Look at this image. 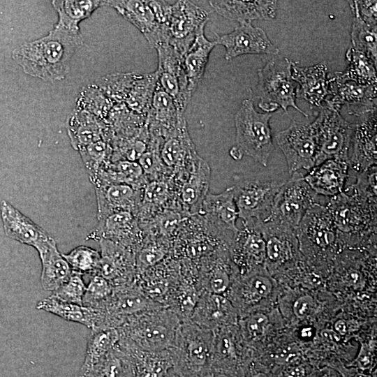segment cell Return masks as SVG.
Segmentation results:
<instances>
[{
    "mask_svg": "<svg viewBox=\"0 0 377 377\" xmlns=\"http://www.w3.org/2000/svg\"><path fill=\"white\" fill-rule=\"evenodd\" d=\"M362 117L355 124L348 157L349 169L358 174L376 165V110Z\"/></svg>",
    "mask_w": 377,
    "mask_h": 377,
    "instance_id": "25",
    "label": "cell"
},
{
    "mask_svg": "<svg viewBox=\"0 0 377 377\" xmlns=\"http://www.w3.org/2000/svg\"><path fill=\"white\" fill-rule=\"evenodd\" d=\"M104 122L87 112L75 108L67 119V133L74 149L80 151L89 145L103 138Z\"/></svg>",
    "mask_w": 377,
    "mask_h": 377,
    "instance_id": "36",
    "label": "cell"
},
{
    "mask_svg": "<svg viewBox=\"0 0 377 377\" xmlns=\"http://www.w3.org/2000/svg\"><path fill=\"white\" fill-rule=\"evenodd\" d=\"M158 54L157 84L174 100L178 110L184 111L191 97L183 74V55L169 43L155 48Z\"/></svg>",
    "mask_w": 377,
    "mask_h": 377,
    "instance_id": "14",
    "label": "cell"
},
{
    "mask_svg": "<svg viewBox=\"0 0 377 377\" xmlns=\"http://www.w3.org/2000/svg\"><path fill=\"white\" fill-rule=\"evenodd\" d=\"M209 13L190 1H177L172 4L168 22L169 44L184 54L197 35L205 30Z\"/></svg>",
    "mask_w": 377,
    "mask_h": 377,
    "instance_id": "12",
    "label": "cell"
},
{
    "mask_svg": "<svg viewBox=\"0 0 377 377\" xmlns=\"http://www.w3.org/2000/svg\"><path fill=\"white\" fill-rule=\"evenodd\" d=\"M77 377H135L129 353L118 343L93 365L80 369Z\"/></svg>",
    "mask_w": 377,
    "mask_h": 377,
    "instance_id": "37",
    "label": "cell"
},
{
    "mask_svg": "<svg viewBox=\"0 0 377 377\" xmlns=\"http://www.w3.org/2000/svg\"><path fill=\"white\" fill-rule=\"evenodd\" d=\"M163 306L148 299L135 282L114 288L100 307L105 313V327L117 329L128 318L145 310Z\"/></svg>",
    "mask_w": 377,
    "mask_h": 377,
    "instance_id": "15",
    "label": "cell"
},
{
    "mask_svg": "<svg viewBox=\"0 0 377 377\" xmlns=\"http://www.w3.org/2000/svg\"><path fill=\"white\" fill-rule=\"evenodd\" d=\"M198 214L206 221L207 229L229 245L239 230L236 226L239 215L232 186L218 194L208 193Z\"/></svg>",
    "mask_w": 377,
    "mask_h": 377,
    "instance_id": "13",
    "label": "cell"
},
{
    "mask_svg": "<svg viewBox=\"0 0 377 377\" xmlns=\"http://www.w3.org/2000/svg\"><path fill=\"white\" fill-rule=\"evenodd\" d=\"M268 323L265 315L253 313L243 320V331L246 337L251 340L260 338L264 334Z\"/></svg>",
    "mask_w": 377,
    "mask_h": 377,
    "instance_id": "52",
    "label": "cell"
},
{
    "mask_svg": "<svg viewBox=\"0 0 377 377\" xmlns=\"http://www.w3.org/2000/svg\"><path fill=\"white\" fill-rule=\"evenodd\" d=\"M220 15L239 24L256 20H272L276 16L277 1H209Z\"/></svg>",
    "mask_w": 377,
    "mask_h": 377,
    "instance_id": "32",
    "label": "cell"
},
{
    "mask_svg": "<svg viewBox=\"0 0 377 377\" xmlns=\"http://www.w3.org/2000/svg\"><path fill=\"white\" fill-rule=\"evenodd\" d=\"M291 75L299 85L296 97L311 105L320 107L331 94L332 78L328 77V67L325 61L309 67L292 62Z\"/></svg>",
    "mask_w": 377,
    "mask_h": 377,
    "instance_id": "24",
    "label": "cell"
},
{
    "mask_svg": "<svg viewBox=\"0 0 377 377\" xmlns=\"http://www.w3.org/2000/svg\"><path fill=\"white\" fill-rule=\"evenodd\" d=\"M305 367L302 364H289L281 372V377H305Z\"/></svg>",
    "mask_w": 377,
    "mask_h": 377,
    "instance_id": "55",
    "label": "cell"
},
{
    "mask_svg": "<svg viewBox=\"0 0 377 377\" xmlns=\"http://www.w3.org/2000/svg\"><path fill=\"white\" fill-rule=\"evenodd\" d=\"M0 216L5 235L21 244L33 246L38 254L55 242L40 226L6 200L0 202Z\"/></svg>",
    "mask_w": 377,
    "mask_h": 377,
    "instance_id": "18",
    "label": "cell"
},
{
    "mask_svg": "<svg viewBox=\"0 0 377 377\" xmlns=\"http://www.w3.org/2000/svg\"><path fill=\"white\" fill-rule=\"evenodd\" d=\"M229 153L230 156L235 160H240L243 157L242 154L235 146L230 149Z\"/></svg>",
    "mask_w": 377,
    "mask_h": 377,
    "instance_id": "58",
    "label": "cell"
},
{
    "mask_svg": "<svg viewBox=\"0 0 377 377\" xmlns=\"http://www.w3.org/2000/svg\"><path fill=\"white\" fill-rule=\"evenodd\" d=\"M304 175L302 172L293 173L284 182L269 216L263 222L272 221L297 230L306 212L319 203L318 195L305 182Z\"/></svg>",
    "mask_w": 377,
    "mask_h": 377,
    "instance_id": "9",
    "label": "cell"
},
{
    "mask_svg": "<svg viewBox=\"0 0 377 377\" xmlns=\"http://www.w3.org/2000/svg\"><path fill=\"white\" fill-rule=\"evenodd\" d=\"M170 194V187L165 181L152 180L143 188L140 207L137 214L144 209L159 208L167 202Z\"/></svg>",
    "mask_w": 377,
    "mask_h": 377,
    "instance_id": "49",
    "label": "cell"
},
{
    "mask_svg": "<svg viewBox=\"0 0 377 377\" xmlns=\"http://www.w3.org/2000/svg\"><path fill=\"white\" fill-rule=\"evenodd\" d=\"M302 333L303 337H309V336H311V330L310 328H304L302 330Z\"/></svg>",
    "mask_w": 377,
    "mask_h": 377,
    "instance_id": "61",
    "label": "cell"
},
{
    "mask_svg": "<svg viewBox=\"0 0 377 377\" xmlns=\"http://www.w3.org/2000/svg\"><path fill=\"white\" fill-rule=\"evenodd\" d=\"M261 223H243L229 245L234 261L242 271H246L264 261L266 243L260 230Z\"/></svg>",
    "mask_w": 377,
    "mask_h": 377,
    "instance_id": "26",
    "label": "cell"
},
{
    "mask_svg": "<svg viewBox=\"0 0 377 377\" xmlns=\"http://www.w3.org/2000/svg\"><path fill=\"white\" fill-rule=\"evenodd\" d=\"M101 259L95 274L107 279L114 288L135 281V253L108 239L98 240ZM94 274V275H95Z\"/></svg>",
    "mask_w": 377,
    "mask_h": 377,
    "instance_id": "17",
    "label": "cell"
},
{
    "mask_svg": "<svg viewBox=\"0 0 377 377\" xmlns=\"http://www.w3.org/2000/svg\"><path fill=\"white\" fill-rule=\"evenodd\" d=\"M156 83V71L113 74L103 79L101 90L111 100L124 103L129 110L147 116Z\"/></svg>",
    "mask_w": 377,
    "mask_h": 377,
    "instance_id": "10",
    "label": "cell"
},
{
    "mask_svg": "<svg viewBox=\"0 0 377 377\" xmlns=\"http://www.w3.org/2000/svg\"><path fill=\"white\" fill-rule=\"evenodd\" d=\"M180 323L179 317L166 306L149 309L128 318L117 328L119 343L146 351L168 350Z\"/></svg>",
    "mask_w": 377,
    "mask_h": 377,
    "instance_id": "2",
    "label": "cell"
},
{
    "mask_svg": "<svg viewBox=\"0 0 377 377\" xmlns=\"http://www.w3.org/2000/svg\"><path fill=\"white\" fill-rule=\"evenodd\" d=\"M234 200L242 223H263L285 182L237 175L233 177Z\"/></svg>",
    "mask_w": 377,
    "mask_h": 377,
    "instance_id": "6",
    "label": "cell"
},
{
    "mask_svg": "<svg viewBox=\"0 0 377 377\" xmlns=\"http://www.w3.org/2000/svg\"><path fill=\"white\" fill-rule=\"evenodd\" d=\"M138 161L145 175L152 177V180L160 179L159 176L168 170L161 158L158 148L147 147Z\"/></svg>",
    "mask_w": 377,
    "mask_h": 377,
    "instance_id": "51",
    "label": "cell"
},
{
    "mask_svg": "<svg viewBox=\"0 0 377 377\" xmlns=\"http://www.w3.org/2000/svg\"><path fill=\"white\" fill-rule=\"evenodd\" d=\"M86 287L82 275L72 271L69 279L54 290L51 295L63 302L83 305Z\"/></svg>",
    "mask_w": 377,
    "mask_h": 377,
    "instance_id": "50",
    "label": "cell"
},
{
    "mask_svg": "<svg viewBox=\"0 0 377 377\" xmlns=\"http://www.w3.org/2000/svg\"><path fill=\"white\" fill-rule=\"evenodd\" d=\"M207 377H234L232 376L220 374V373H210Z\"/></svg>",
    "mask_w": 377,
    "mask_h": 377,
    "instance_id": "60",
    "label": "cell"
},
{
    "mask_svg": "<svg viewBox=\"0 0 377 377\" xmlns=\"http://www.w3.org/2000/svg\"><path fill=\"white\" fill-rule=\"evenodd\" d=\"M160 156L168 170L178 175L188 173L193 168L200 156L189 135L184 116L163 140Z\"/></svg>",
    "mask_w": 377,
    "mask_h": 377,
    "instance_id": "21",
    "label": "cell"
},
{
    "mask_svg": "<svg viewBox=\"0 0 377 377\" xmlns=\"http://www.w3.org/2000/svg\"><path fill=\"white\" fill-rule=\"evenodd\" d=\"M296 235L325 249L335 242L338 233L326 206L317 203L306 212L296 230Z\"/></svg>",
    "mask_w": 377,
    "mask_h": 377,
    "instance_id": "31",
    "label": "cell"
},
{
    "mask_svg": "<svg viewBox=\"0 0 377 377\" xmlns=\"http://www.w3.org/2000/svg\"><path fill=\"white\" fill-rule=\"evenodd\" d=\"M353 194L342 192L331 197L325 205L337 233L350 234L376 229V196L348 187Z\"/></svg>",
    "mask_w": 377,
    "mask_h": 377,
    "instance_id": "7",
    "label": "cell"
},
{
    "mask_svg": "<svg viewBox=\"0 0 377 377\" xmlns=\"http://www.w3.org/2000/svg\"><path fill=\"white\" fill-rule=\"evenodd\" d=\"M114 287L107 279L97 274L92 275L83 296V306L100 308L111 296Z\"/></svg>",
    "mask_w": 377,
    "mask_h": 377,
    "instance_id": "48",
    "label": "cell"
},
{
    "mask_svg": "<svg viewBox=\"0 0 377 377\" xmlns=\"http://www.w3.org/2000/svg\"><path fill=\"white\" fill-rule=\"evenodd\" d=\"M274 138L286 158L290 176L302 170L308 172L316 165L318 140L312 123L293 120Z\"/></svg>",
    "mask_w": 377,
    "mask_h": 377,
    "instance_id": "11",
    "label": "cell"
},
{
    "mask_svg": "<svg viewBox=\"0 0 377 377\" xmlns=\"http://www.w3.org/2000/svg\"><path fill=\"white\" fill-rule=\"evenodd\" d=\"M348 170V161L330 158L306 172L304 179L318 195L334 197L343 191Z\"/></svg>",
    "mask_w": 377,
    "mask_h": 377,
    "instance_id": "27",
    "label": "cell"
},
{
    "mask_svg": "<svg viewBox=\"0 0 377 377\" xmlns=\"http://www.w3.org/2000/svg\"><path fill=\"white\" fill-rule=\"evenodd\" d=\"M94 186L98 221L122 211L136 215L142 201V188L126 183H105Z\"/></svg>",
    "mask_w": 377,
    "mask_h": 377,
    "instance_id": "23",
    "label": "cell"
},
{
    "mask_svg": "<svg viewBox=\"0 0 377 377\" xmlns=\"http://www.w3.org/2000/svg\"><path fill=\"white\" fill-rule=\"evenodd\" d=\"M38 310L54 314L67 321L84 325L93 330L105 327V313L101 308H93L61 301L52 295L40 300Z\"/></svg>",
    "mask_w": 377,
    "mask_h": 377,
    "instance_id": "34",
    "label": "cell"
},
{
    "mask_svg": "<svg viewBox=\"0 0 377 377\" xmlns=\"http://www.w3.org/2000/svg\"><path fill=\"white\" fill-rule=\"evenodd\" d=\"M184 116L172 98L156 83L146 118L149 137L164 140Z\"/></svg>",
    "mask_w": 377,
    "mask_h": 377,
    "instance_id": "29",
    "label": "cell"
},
{
    "mask_svg": "<svg viewBox=\"0 0 377 377\" xmlns=\"http://www.w3.org/2000/svg\"><path fill=\"white\" fill-rule=\"evenodd\" d=\"M214 334L191 320L181 322L169 349L172 371L179 377H207L211 372Z\"/></svg>",
    "mask_w": 377,
    "mask_h": 377,
    "instance_id": "3",
    "label": "cell"
},
{
    "mask_svg": "<svg viewBox=\"0 0 377 377\" xmlns=\"http://www.w3.org/2000/svg\"><path fill=\"white\" fill-rule=\"evenodd\" d=\"M349 65L344 71L335 72L334 78L338 81H352L359 84H376V66L364 53L349 48L346 52Z\"/></svg>",
    "mask_w": 377,
    "mask_h": 377,
    "instance_id": "40",
    "label": "cell"
},
{
    "mask_svg": "<svg viewBox=\"0 0 377 377\" xmlns=\"http://www.w3.org/2000/svg\"><path fill=\"white\" fill-rule=\"evenodd\" d=\"M201 31L183 55L182 66L187 90L191 97L201 81L212 50L216 45L215 40H208Z\"/></svg>",
    "mask_w": 377,
    "mask_h": 377,
    "instance_id": "35",
    "label": "cell"
},
{
    "mask_svg": "<svg viewBox=\"0 0 377 377\" xmlns=\"http://www.w3.org/2000/svg\"><path fill=\"white\" fill-rule=\"evenodd\" d=\"M334 329L339 334H345L347 332L346 325L343 320H339L336 322Z\"/></svg>",
    "mask_w": 377,
    "mask_h": 377,
    "instance_id": "57",
    "label": "cell"
},
{
    "mask_svg": "<svg viewBox=\"0 0 377 377\" xmlns=\"http://www.w3.org/2000/svg\"><path fill=\"white\" fill-rule=\"evenodd\" d=\"M321 337L330 341H340V335L332 330L325 329L321 331Z\"/></svg>",
    "mask_w": 377,
    "mask_h": 377,
    "instance_id": "56",
    "label": "cell"
},
{
    "mask_svg": "<svg viewBox=\"0 0 377 377\" xmlns=\"http://www.w3.org/2000/svg\"><path fill=\"white\" fill-rule=\"evenodd\" d=\"M313 300L310 295L299 297L294 303L293 311L300 318L306 317L313 307Z\"/></svg>",
    "mask_w": 377,
    "mask_h": 377,
    "instance_id": "54",
    "label": "cell"
},
{
    "mask_svg": "<svg viewBox=\"0 0 377 377\" xmlns=\"http://www.w3.org/2000/svg\"><path fill=\"white\" fill-rule=\"evenodd\" d=\"M339 112L338 108L321 105L312 123L318 140L316 165L334 158L348 161L355 124L346 120Z\"/></svg>",
    "mask_w": 377,
    "mask_h": 377,
    "instance_id": "8",
    "label": "cell"
},
{
    "mask_svg": "<svg viewBox=\"0 0 377 377\" xmlns=\"http://www.w3.org/2000/svg\"><path fill=\"white\" fill-rule=\"evenodd\" d=\"M139 228L136 216L127 211L112 214L99 221L97 228L86 239H108L135 253L141 248L145 235Z\"/></svg>",
    "mask_w": 377,
    "mask_h": 377,
    "instance_id": "20",
    "label": "cell"
},
{
    "mask_svg": "<svg viewBox=\"0 0 377 377\" xmlns=\"http://www.w3.org/2000/svg\"><path fill=\"white\" fill-rule=\"evenodd\" d=\"M235 318L234 308L224 295L202 293L190 320L212 332L228 326Z\"/></svg>",
    "mask_w": 377,
    "mask_h": 377,
    "instance_id": "30",
    "label": "cell"
},
{
    "mask_svg": "<svg viewBox=\"0 0 377 377\" xmlns=\"http://www.w3.org/2000/svg\"><path fill=\"white\" fill-rule=\"evenodd\" d=\"M52 4L58 13V24L72 31H80L79 23L105 6V1H52Z\"/></svg>",
    "mask_w": 377,
    "mask_h": 377,
    "instance_id": "41",
    "label": "cell"
},
{
    "mask_svg": "<svg viewBox=\"0 0 377 377\" xmlns=\"http://www.w3.org/2000/svg\"><path fill=\"white\" fill-rule=\"evenodd\" d=\"M351 377H371V376L370 374L357 372Z\"/></svg>",
    "mask_w": 377,
    "mask_h": 377,
    "instance_id": "62",
    "label": "cell"
},
{
    "mask_svg": "<svg viewBox=\"0 0 377 377\" xmlns=\"http://www.w3.org/2000/svg\"><path fill=\"white\" fill-rule=\"evenodd\" d=\"M291 64L287 57H274L258 70V107L265 112L272 113L279 108L287 112L292 107L308 117L296 104L297 84L292 78Z\"/></svg>",
    "mask_w": 377,
    "mask_h": 377,
    "instance_id": "4",
    "label": "cell"
},
{
    "mask_svg": "<svg viewBox=\"0 0 377 377\" xmlns=\"http://www.w3.org/2000/svg\"><path fill=\"white\" fill-rule=\"evenodd\" d=\"M83 44L80 31L57 23L46 36L13 50L12 58L26 74L54 82L66 77L73 54Z\"/></svg>",
    "mask_w": 377,
    "mask_h": 377,
    "instance_id": "1",
    "label": "cell"
},
{
    "mask_svg": "<svg viewBox=\"0 0 377 377\" xmlns=\"http://www.w3.org/2000/svg\"><path fill=\"white\" fill-rule=\"evenodd\" d=\"M353 13L350 38L353 48L364 53L376 66L377 61V26H372L360 17L356 1H348Z\"/></svg>",
    "mask_w": 377,
    "mask_h": 377,
    "instance_id": "42",
    "label": "cell"
},
{
    "mask_svg": "<svg viewBox=\"0 0 377 377\" xmlns=\"http://www.w3.org/2000/svg\"><path fill=\"white\" fill-rule=\"evenodd\" d=\"M179 277V260L169 257L145 272L136 274L135 282L148 299L166 306Z\"/></svg>",
    "mask_w": 377,
    "mask_h": 377,
    "instance_id": "22",
    "label": "cell"
},
{
    "mask_svg": "<svg viewBox=\"0 0 377 377\" xmlns=\"http://www.w3.org/2000/svg\"><path fill=\"white\" fill-rule=\"evenodd\" d=\"M272 113L256 110L251 100L245 99L235 116V145L242 154L266 167L274 149L269 125Z\"/></svg>",
    "mask_w": 377,
    "mask_h": 377,
    "instance_id": "5",
    "label": "cell"
},
{
    "mask_svg": "<svg viewBox=\"0 0 377 377\" xmlns=\"http://www.w3.org/2000/svg\"><path fill=\"white\" fill-rule=\"evenodd\" d=\"M216 45L226 48L227 61L244 54L277 55L279 53V48L272 43L265 31L251 24H239L232 32L223 35L216 34Z\"/></svg>",
    "mask_w": 377,
    "mask_h": 377,
    "instance_id": "16",
    "label": "cell"
},
{
    "mask_svg": "<svg viewBox=\"0 0 377 377\" xmlns=\"http://www.w3.org/2000/svg\"><path fill=\"white\" fill-rule=\"evenodd\" d=\"M77 108L87 110L103 121L112 109V100L98 87H89L80 94Z\"/></svg>",
    "mask_w": 377,
    "mask_h": 377,
    "instance_id": "46",
    "label": "cell"
},
{
    "mask_svg": "<svg viewBox=\"0 0 377 377\" xmlns=\"http://www.w3.org/2000/svg\"><path fill=\"white\" fill-rule=\"evenodd\" d=\"M376 3V1H356L360 17L372 26H377Z\"/></svg>",
    "mask_w": 377,
    "mask_h": 377,
    "instance_id": "53",
    "label": "cell"
},
{
    "mask_svg": "<svg viewBox=\"0 0 377 377\" xmlns=\"http://www.w3.org/2000/svg\"><path fill=\"white\" fill-rule=\"evenodd\" d=\"M165 377H179L176 374H175L172 370H170L165 376Z\"/></svg>",
    "mask_w": 377,
    "mask_h": 377,
    "instance_id": "63",
    "label": "cell"
},
{
    "mask_svg": "<svg viewBox=\"0 0 377 377\" xmlns=\"http://www.w3.org/2000/svg\"><path fill=\"white\" fill-rule=\"evenodd\" d=\"M349 280L356 282L359 279V273L357 271L352 270L348 274Z\"/></svg>",
    "mask_w": 377,
    "mask_h": 377,
    "instance_id": "59",
    "label": "cell"
},
{
    "mask_svg": "<svg viewBox=\"0 0 377 377\" xmlns=\"http://www.w3.org/2000/svg\"><path fill=\"white\" fill-rule=\"evenodd\" d=\"M237 288L239 302L248 305L266 297L271 293L272 286L268 278L257 274L246 277Z\"/></svg>",
    "mask_w": 377,
    "mask_h": 377,
    "instance_id": "47",
    "label": "cell"
},
{
    "mask_svg": "<svg viewBox=\"0 0 377 377\" xmlns=\"http://www.w3.org/2000/svg\"><path fill=\"white\" fill-rule=\"evenodd\" d=\"M39 257L42 265L41 285L45 290L53 292L69 279L72 269L56 242L39 253Z\"/></svg>",
    "mask_w": 377,
    "mask_h": 377,
    "instance_id": "38",
    "label": "cell"
},
{
    "mask_svg": "<svg viewBox=\"0 0 377 377\" xmlns=\"http://www.w3.org/2000/svg\"><path fill=\"white\" fill-rule=\"evenodd\" d=\"M121 346L129 353L132 358L135 377H165L172 369V360L169 349L146 351Z\"/></svg>",
    "mask_w": 377,
    "mask_h": 377,
    "instance_id": "39",
    "label": "cell"
},
{
    "mask_svg": "<svg viewBox=\"0 0 377 377\" xmlns=\"http://www.w3.org/2000/svg\"><path fill=\"white\" fill-rule=\"evenodd\" d=\"M211 170L208 163L199 158L192 170L182 180L179 199L185 213L198 214L208 193Z\"/></svg>",
    "mask_w": 377,
    "mask_h": 377,
    "instance_id": "33",
    "label": "cell"
},
{
    "mask_svg": "<svg viewBox=\"0 0 377 377\" xmlns=\"http://www.w3.org/2000/svg\"><path fill=\"white\" fill-rule=\"evenodd\" d=\"M331 96L326 105L341 110L342 105L358 107L356 116L376 110V84H359L352 81L341 82L332 77Z\"/></svg>",
    "mask_w": 377,
    "mask_h": 377,
    "instance_id": "28",
    "label": "cell"
},
{
    "mask_svg": "<svg viewBox=\"0 0 377 377\" xmlns=\"http://www.w3.org/2000/svg\"><path fill=\"white\" fill-rule=\"evenodd\" d=\"M112 149L105 140L93 142L79 151L89 179L110 162Z\"/></svg>",
    "mask_w": 377,
    "mask_h": 377,
    "instance_id": "45",
    "label": "cell"
},
{
    "mask_svg": "<svg viewBox=\"0 0 377 377\" xmlns=\"http://www.w3.org/2000/svg\"><path fill=\"white\" fill-rule=\"evenodd\" d=\"M117 329L98 327L91 330L84 360L80 369H85L108 353L119 342Z\"/></svg>",
    "mask_w": 377,
    "mask_h": 377,
    "instance_id": "43",
    "label": "cell"
},
{
    "mask_svg": "<svg viewBox=\"0 0 377 377\" xmlns=\"http://www.w3.org/2000/svg\"><path fill=\"white\" fill-rule=\"evenodd\" d=\"M105 6L113 8L134 25L142 34L151 47L156 48L168 43V28L157 23L149 1H105Z\"/></svg>",
    "mask_w": 377,
    "mask_h": 377,
    "instance_id": "19",
    "label": "cell"
},
{
    "mask_svg": "<svg viewBox=\"0 0 377 377\" xmlns=\"http://www.w3.org/2000/svg\"><path fill=\"white\" fill-rule=\"evenodd\" d=\"M62 255L72 271L82 275H94L101 259L99 251L84 245L77 246L69 253Z\"/></svg>",
    "mask_w": 377,
    "mask_h": 377,
    "instance_id": "44",
    "label": "cell"
},
{
    "mask_svg": "<svg viewBox=\"0 0 377 377\" xmlns=\"http://www.w3.org/2000/svg\"><path fill=\"white\" fill-rule=\"evenodd\" d=\"M316 377H330V376H329L328 373L324 372L322 374H320V375H319V376H318Z\"/></svg>",
    "mask_w": 377,
    "mask_h": 377,
    "instance_id": "64",
    "label": "cell"
}]
</instances>
